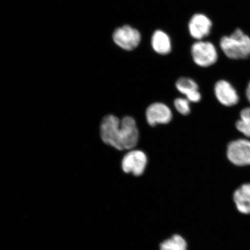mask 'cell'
I'll use <instances>...</instances> for the list:
<instances>
[{"instance_id": "1", "label": "cell", "mask_w": 250, "mask_h": 250, "mask_svg": "<svg viewBox=\"0 0 250 250\" xmlns=\"http://www.w3.org/2000/svg\"><path fill=\"white\" fill-rule=\"evenodd\" d=\"M100 130L103 142L120 151L132 149L139 142L138 128L131 117L120 120L114 115H107L103 118Z\"/></svg>"}, {"instance_id": "10", "label": "cell", "mask_w": 250, "mask_h": 250, "mask_svg": "<svg viewBox=\"0 0 250 250\" xmlns=\"http://www.w3.org/2000/svg\"><path fill=\"white\" fill-rule=\"evenodd\" d=\"M176 86L179 91L186 96L190 102L198 103L201 101L202 96L199 91V86L194 80L189 78H180Z\"/></svg>"}, {"instance_id": "14", "label": "cell", "mask_w": 250, "mask_h": 250, "mask_svg": "<svg viewBox=\"0 0 250 250\" xmlns=\"http://www.w3.org/2000/svg\"><path fill=\"white\" fill-rule=\"evenodd\" d=\"M186 240L179 235H174L161 245V250H187Z\"/></svg>"}, {"instance_id": "7", "label": "cell", "mask_w": 250, "mask_h": 250, "mask_svg": "<svg viewBox=\"0 0 250 250\" xmlns=\"http://www.w3.org/2000/svg\"><path fill=\"white\" fill-rule=\"evenodd\" d=\"M146 117L150 126H155L157 124L169 123L173 115L167 105L162 103H155L146 109Z\"/></svg>"}, {"instance_id": "2", "label": "cell", "mask_w": 250, "mask_h": 250, "mask_svg": "<svg viewBox=\"0 0 250 250\" xmlns=\"http://www.w3.org/2000/svg\"><path fill=\"white\" fill-rule=\"evenodd\" d=\"M220 48L228 58L246 59L250 56V37L240 29L229 36L222 37Z\"/></svg>"}, {"instance_id": "13", "label": "cell", "mask_w": 250, "mask_h": 250, "mask_svg": "<svg viewBox=\"0 0 250 250\" xmlns=\"http://www.w3.org/2000/svg\"><path fill=\"white\" fill-rule=\"evenodd\" d=\"M236 127L244 136L250 138V107L240 112V120L236 122Z\"/></svg>"}, {"instance_id": "12", "label": "cell", "mask_w": 250, "mask_h": 250, "mask_svg": "<svg viewBox=\"0 0 250 250\" xmlns=\"http://www.w3.org/2000/svg\"><path fill=\"white\" fill-rule=\"evenodd\" d=\"M151 45L154 51L159 55H167L171 51L170 37L167 33L162 30H156L153 34Z\"/></svg>"}, {"instance_id": "4", "label": "cell", "mask_w": 250, "mask_h": 250, "mask_svg": "<svg viewBox=\"0 0 250 250\" xmlns=\"http://www.w3.org/2000/svg\"><path fill=\"white\" fill-rule=\"evenodd\" d=\"M227 155L229 161L234 165H250V141L246 139L232 141L228 146Z\"/></svg>"}, {"instance_id": "11", "label": "cell", "mask_w": 250, "mask_h": 250, "mask_svg": "<svg viewBox=\"0 0 250 250\" xmlns=\"http://www.w3.org/2000/svg\"><path fill=\"white\" fill-rule=\"evenodd\" d=\"M233 200L237 210L242 214H250V183L243 184L233 194Z\"/></svg>"}, {"instance_id": "15", "label": "cell", "mask_w": 250, "mask_h": 250, "mask_svg": "<svg viewBox=\"0 0 250 250\" xmlns=\"http://www.w3.org/2000/svg\"><path fill=\"white\" fill-rule=\"evenodd\" d=\"M174 105L180 114L187 115L190 113V102L187 99H176L174 101Z\"/></svg>"}, {"instance_id": "8", "label": "cell", "mask_w": 250, "mask_h": 250, "mask_svg": "<svg viewBox=\"0 0 250 250\" xmlns=\"http://www.w3.org/2000/svg\"><path fill=\"white\" fill-rule=\"evenodd\" d=\"M214 93L218 101L227 107H232L239 101L236 90L226 80H220L215 83Z\"/></svg>"}, {"instance_id": "5", "label": "cell", "mask_w": 250, "mask_h": 250, "mask_svg": "<svg viewBox=\"0 0 250 250\" xmlns=\"http://www.w3.org/2000/svg\"><path fill=\"white\" fill-rule=\"evenodd\" d=\"M115 44L121 48L130 51L137 48L142 39L138 30L129 25L118 27L112 35Z\"/></svg>"}, {"instance_id": "16", "label": "cell", "mask_w": 250, "mask_h": 250, "mask_svg": "<svg viewBox=\"0 0 250 250\" xmlns=\"http://www.w3.org/2000/svg\"><path fill=\"white\" fill-rule=\"evenodd\" d=\"M246 94L247 98H248L249 102L250 103V81L248 84V87H247Z\"/></svg>"}, {"instance_id": "3", "label": "cell", "mask_w": 250, "mask_h": 250, "mask_svg": "<svg viewBox=\"0 0 250 250\" xmlns=\"http://www.w3.org/2000/svg\"><path fill=\"white\" fill-rule=\"evenodd\" d=\"M193 62L200 67L211 66L217 62L218 55L216 48L209 42L198 41L191 47Z\"/></svg>"}, {"instance_id": "6", "label": "cell", "mask_w": 250, "mask_h": 250, "mask_svg": "<svg viewBox=\"0 0 250 250\" xmlns=\"http://www.w3.org/2000/svg\"><path fill=\"white\" fill-rule=\"evenodd\" d=\"M148 163L147 156L140 150H131L124 156L122 168L126 173L140 176L145 172Z\"/></svg>"}, {"instance_id": "9", "label": "cell", "mask_w": 250, "mask_h": 250, "mask_svg": "<svg viewBox=\"0 0 250 250\" xmlns=\"http://www.w3.org/2000/svg\"><path fill=\"white\" fill-rule=\"evenodd\" d=\"M212 21L207 16L196 14L190 19L188 24L190 35L198 41L202 40L210 33Z\"/></svg>"}]
</instances>
